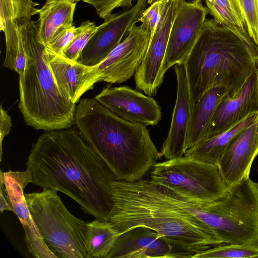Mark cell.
<instances>
[{
    "label": "cell",
    "mask_w": 258,
    "mask_h": 258,
    "mask_svg": "<svg viewBox=\"0 0 258 258\" xmlns=\"http://www.w3.org/2000/svg\"><path fill=\"white\" fill-rule=\"evenodd\" d=\"M34 184L60 191L84 213L108 221L116 177L75 128L46 131L33 144L26 162Z\"/></svg>",
    "instance_id": "obj_1"
},
{
    "label": "cell",
    "mask_w": 258,
    "mask_h": 258,
    "mask_svg": "<svg viewBox=\"0 0 258 258\" xmlns=\"http://www.w3.org/2000/svg\"><path fill=\"white\" fill-rule=\"evenodd\" d=\"M112 186L109 221L119 234L137 226L148 227L192 256L223 245L212 228L168 199L151 179H116Z\"/></svg>",
    "instance_id": "obj_2"
},
{
    "label": "cell",
    "mask_w": 258,
    "mask_h": 258,
    "mask_svg": "<svg viewBox=\"0 0 258 258\" xmlns=\"http://www.w3.org/2000/svg\"><path fill=\"white\" fill-rule=\"evenodd\" d=\"M183 66L192 109L213 87L235 95L258 70V47L246 29L206 19Z\"/></svg>",
    "instance_id": "obj_3"
},
{
    "label": "cell",
    "mask_w": 258,
    "mask_h": 258,
    "mask_svg": "<svg viewBox=\"0 0 258 258\" xmlns=\"http://www.w3.org/2000/svg\"><path fill=\"white\" fill-rule=\"evenodd\" d=\"M75 123L117 180L133 182L142 179L162 156L147 126L121 118L95 98L79 101Z\"/></svg>",
    "instance_id": "obj_4"
},
{
    "label": "cell",
    "mask_w": 258,
    "mask_h": 258,
    "mask_svg": "<svg viewBox=\"0 0 258 258\" xmlns=\"http://www.w3.org/2000/svg\"><path fill=\"white\" fill-rule=\"evenodd\" d=\"M26 62L19 77V108L26 123L45 131L71 128L76 104L63 97L57 87L41 42L37 21L30 20L24 33Z\"/></svg>",
    "instance_id": "obj_5"
},
{
    "label": "cell",
    "mask_w": 258,
    "mask_h": 258,
    "mask_svg": "<svg viewBox=\"0 0 258 258\" xmlns=\"http://www.w3.org/2000/svg\"><path fill=\"white\" fill-rule=\"evenodd\" d=\"M162 193L212 228L224 244L258 246V182L245 178L227 188L219 198L202 202L161 185Z\"/></svg>",
    "instance_id": "obj_6"
},
{
    "label": "cell",
    "mask_w": 258,
    "mask_h": 258,
    "mask_svg": "<svg viewBox=\"0 0 258 258\" xmlns=\"http://www.w3.org/2000/svg\"><path fill=\"white\" fill-rule=\"evenodd\" d=\"M57 191L44 188L25 194L34 222L57 258H88L87 223L69 212Z\"/></svg>",
    "instance_id": "obj_7"
},
{
    "label": "cell",
    "mask_w": 258,
    "mask_h": 258,
    "mask_svg": "<svg viewBox=\"0 0 258 258\" xmlns=\"http://www.w3.org/2000/svg\"><path fill=\"white\" fill-rule=\"evenodd\" d=\"M150 175L154 182L202 202L219 198L228 187L217 165L185 156L155 163Z\"/></svg>",
    "instance_id": "obj_8"
},
{
    "label": "cell",
    "mask_w": 258,
    "mask_h": 258,
    "mask_svg": "<svg viewBox=\"0 0 258 258\" xmlns=\"http://www.w3.org/2000/svg\"><path fill=\"white\" fill-rule=\"evenodd\" d=\"M151 37V33L142 24L135 25L127 37L104 59L93 66L89 74L91 88L101 81L120 84L129 80L142 62Z\"/></svg>",
    "instance_id": "obj_9"
},
{
    "label": "cell",
    "mask_w": 258,
    "mask_h": 258,
    "mask_svg": "<svg viewBox=\"0 0 258 258\" xmlns=\"http://www.w3.org/2000/svg\"><path fill=\"white\" fill-rule=\"evenodd\" d=\"M181 0H163L161 14L147 51L135 74L136 87L148 96L155 95L164 75L162 67L171 28Z\"/></svg>",
    "instance_id": "obj_10"
},
{
    "label": "cell",
    "mask_w": 258,
    "mask_h": 258,
    "mask_svg": "<svg viewBox=\"0 0 258 258\" xmlns=\"http://www.w3.org/2000/svg\"><path fill=\"white\" fill-rule=\"evenodd\" d=\"M203 1H181L167 44L164 75L171 67L183 64L197 42L209 13Z\"/></svg>",
    "instance_id": "obj_11"
},
{
    "label": "cell",
    "mask_w": 258,
    "mask_h": 258,
    "mask_svg": "<svg viewBox=\"0 0 258 258\" xmlns=\"http://www.w3.org/2000/svg\"><path fill=\"white\" fill-rule=\"evenodd\" d=\"M147 3V0H137L133 7L121 13L113 14L104 20L82 51L77 61L94 66L104 59L139 22Z\"/></svg>",
    "instance_id": "obj_12"
},
{
    "label": "cell",
    "mask_w": 258,
    "mask_h": 258,
    "mask_svg": "<svg viewBox=\"0 0 258 258\" xmlns=\"http://www.w3.org/2000/svg\"><path fill=\"white\" fill-rule=\"evenodd\" d=\"M1 181L4 184L9 204L19 220L25 232V240L29 252L36 258H57L44 242L37 228L25 199L24 189L32 182L31 171L1 170Z\"/></svg>",
    "instance_id": "obj_13"
},
{
    "label": "cell",
    "mask_w": 258,
    "mask_h": 258,
    "mask_svg": "<svg viewBox=\"0 0 258 258\" xmlns=\"http://www.w3.org/2000/svg\"><path fill=\"white\" fill-rule=\"evenodd\" d=\"M121 118L146 126H154L161 119V110L150 96L127 86H107L94 97Z\"/></svg>",
    "instance_id": "obj_14"
},
{
    "label": "cell",
    "mask_w": 258,
    "mask_h": 258,
    "mask_svg": "<svg viewBox=\"0 0 258 258\" xmlns=\"http://www.w3.org/2000/svg\"><path fill=\"white\" fill-rule=\"evenodd\" d=\"M156 257L191 258L192 255L156 231L137 226L119 234L106 258Z\"/></svg>",
    "instance_id": "obj_15"
},
{
    "label": "cell",
    "mask_w": 258,
    "mask_h": 258,
    "mask_svg": "<svg viewBox=\"0 0 258 258\" xmlns=\"http://www.w3.org/2000/svg\"><path fill=\"white\" fill-rule=\"evenodd\" d=\"M257 154L258 118L232 140L218 161L217 166L228 187L249 177Z\"/></svg>",
    "instance_id": "obj_16"
},
{
    "label": "cell",
    "mask_w": 258,
    "mask_h": 258,
    "mask_svg": "<svg viewBox=\"0 0 258 258\" xmlns=\"http://www.w3.org/2000/svg\"><path fill=\"white\" fill-rule=\"evenodd\" d=\"M256 112H258V70L247 79L235 95L227 96L222 100L213 116L205 140L229 130Z\"/></svg>",
    "instance_id": "obj_17"
},
{
    "label": "cell",
    "mask_w": 258,
    "mask_h": 258,
    "mask_svg": "<svg viewBox=\"0 0 258 258\" xmlns=\"http://www.w3.org/2000/svg\"><path fill=\"white\" fill-rule=\"evenodd\" d=\"M174 69L177 80L176 99L169 132L161 150L162 155L167 160L184 155L192 111L184 67L177 64Z\"/></svg>",
    "instance_id": "obj_18"
},
{
    "label": "cell",
    "mask_w": 258,
    "mask_h": 258,
    "mask_svg": "<svg viewBox=\"0 0 258 258\" xmlns=\"http://www.w3.org/2000/svg\"><path fill=\"white\" fill-rule=\"evenodd\" d=\"M44 51L61 96L76 104L85 92L90 90L89 73L93 67L70 60L46 46Z\"/></svg>",
    "instance_id": "obj_19"
},
{
    "label": "cell",
    "mask_w": 258,
    "mask_h": 258,
    "mask_svg": "<svg viewBox=\"0 0 258 258\" xmlns=\"http://www.w3.org/2000/svg\"><path fill=\"white\" fill-rule=\"evenodd\" d=\"M227 96L228 91L221 86L213 87L206 92L192 109L188 124L186 151L205 140L215 111Z\"/></svg>",
    "instance_id": "obj_20"
},
{
    "label": "cell",
    "mask_w": 258,
    "mask_h": 258,
    "mask_svg": "<svg viewBox=\"0 0 258 258\" xmlns=\"http://www.w3.org/2000/svg\"><path fill=\"white\" fill-rule=\"evenodd\" d=\"M77 3L72 0H46L37 10L38 36L45 46L59 31L73 25Z\"/></svg>",
    "instance_id": "obj_21"
},
{
    "label": "cell",
    "mask_w": 258,
    "mask_h": 258,
    "mask_svg": "<svg viewBox=\"0 0 258 258\" xmlns=\"http://www.w3.org/2000/svg\"><path fill=\"white\" fill-rule=\"evenodd\" d=\"M257 118L258 112L251 114L229 130L207 138L187 150L184 156L217 165L219 160L232 140Z\"/></svg>",
    "instance_id": "obj_22"
},
{
    "label": "cell",
    "mask_w": 258,
    "mask_h": 258,
    "mask_svg": "<svg viewBox=\"0 0 258 258\" xmlns=\"http://www.w3.org/2000/svg\"><path fill=\"white\" fill-rule=\"evenodd\" d=\"M119 235L110 222L95 219L87 223L88 258H106Z\"/></svg>",
    "instance_id": "obj_23"
},
{
    "label": "cell",
    "mask_w": 258,
    "mask_h": 258,
    "mask_svg": "<svg viewBox=\"0 0 258 258\" xmlns=\"http://www.w3.org/2000/svg\"><path fill=\"white\" fill-rule=\"evenodd\" d=\"M205 3L209 13L218 23L246 29L239 0H205Z\"/></svg>",
    "instance_id": "obj_24"
},
{
    "label": "cell",
    "mask_w": 258,
    "mask_h": 258,
    "mask_svg": "<svg viewBox=\"0 0 258 258\" xmlns=\"http://www.w3.org/2000/svg\"><path fill=\"white\" fill-rule=\"evenodd\" d=\"M258 257V246L250 244H227L210 248L194 254L192 258Z\"/></svg>",
    "instance_id": "obj_25"
},
{
    "label": "cell",
    "mask_w": 258,
    "mask_h": 258,
    "mask_svg": "<svg viewBox=\"0 0 258 258\" xmlns=\"http://www.w3.org/2000/svg\"><path fill=\"white\" fill-rule=\"evenodd\" d=\"M99 28L94 22L87 20L77 27L76 34L62 52L67 58L77 61L82 51Z\"/></svg>",
    "instance_id": "obj_26"
},
{
    "label": "cell",
    "mask_w": 258,
    "mask_h": 258,
    "mask_svg": "<svg viewBox=\"0 0 258 258\" xmlns=\"http://www.w3.org/2000/svg\"><path fill=\"white\" fill-rule=\"evenodd\" d=\"M249 36L258 47V0H239Z\"/></svg>",
    "instance_id": "obj_27"
},
{
    "label": "cell",
    "mask_w": 258,
    "mask_h": 258,
    "mask_svg": "<svg viewBox=\"0 0 258 258\" xmlns=\"http://www.w3.org/2000/svg\"><path fill=\"white\" fill-rule=\"evenodd\" d=\"M149 7L147 8L142 13L139 22L151 34H154L160 19L163 0H148Z\"/></svg>",
    "instance_id": "obj_28"
},
{
    "label": "cell",
    "mask_w": 258,
    "mask_h": 258,
    "mask_svg": "<svg viewBox=\"0 0 258 258\" xmlns=\"http://www.w3.org/2000/svg\"><path fill=\"white\" fill-rule=\"evenodd\" d=\"M95 8L99 17L104 20L110 17L118 8L132 7L133 0H83Z\"/></svg>",
    "instance_id": "obj_29"
},
{
    "label": "cell",
    "mask_w": 258,
    "mask_h": 258,
    "mask_svg": "<svg viewBox=\"0 0 258 258\" xmlns=\"http://www.w3.org/2000/svg\"><path fill=\"white\" fill-rule=\"evenodd\" d=\"M77 28L73 25L59 31L45 46L53 52L62 55L63 51L74 38Z\"/></svg>",
    "instance_id": "obj_30"
},
{
    "label": "cell",
    "mask_w": 258,
    "mask_h": 258,
    "mask_svg": "<svg viewBox=\"0 0 258 258\" xmlns=\"http://www.w3.org/2000/svg\"><path fill=\"white\" fill-rule=\"evenodd\" d=\"M12 127V119L10 115L3 107L0 106V148L1 160L2 156V145L5 137L8 135Z\"/></svg>",
    "instance_id": "obj_31"
},
{
    "label": "cell",
    "mask_w": 258,
    "mask_h": 258,
    "mask_svg": "<svg viewBox=\"0 0 258 258\" xmlns=\"http://www.w3.org/2000/svg\"><path fill=\"white\" fill-rule=\"evenodd\" d=\"M0 211L2 213L5 211H12V208L8 202L4 184L2 181L0 182Z\"/></svg>",
    "instance_id": "obj_32"
},
{
    "label": "cell",
    "mask_w": 258,
    "mask_h": 258,
    "mask_svg": "<svg viewBox=\"0 0 258 258\" xmlns=\"http://www.w3.org/2000/svg\"><path fill=\"white\" fill-rule=\"evenodd\" d=\"M72 1L77 2L78 3V2L80 1H83V0H72Z\"/></svg>",
    "instance_id": "obj_33"
}]
</instances>
